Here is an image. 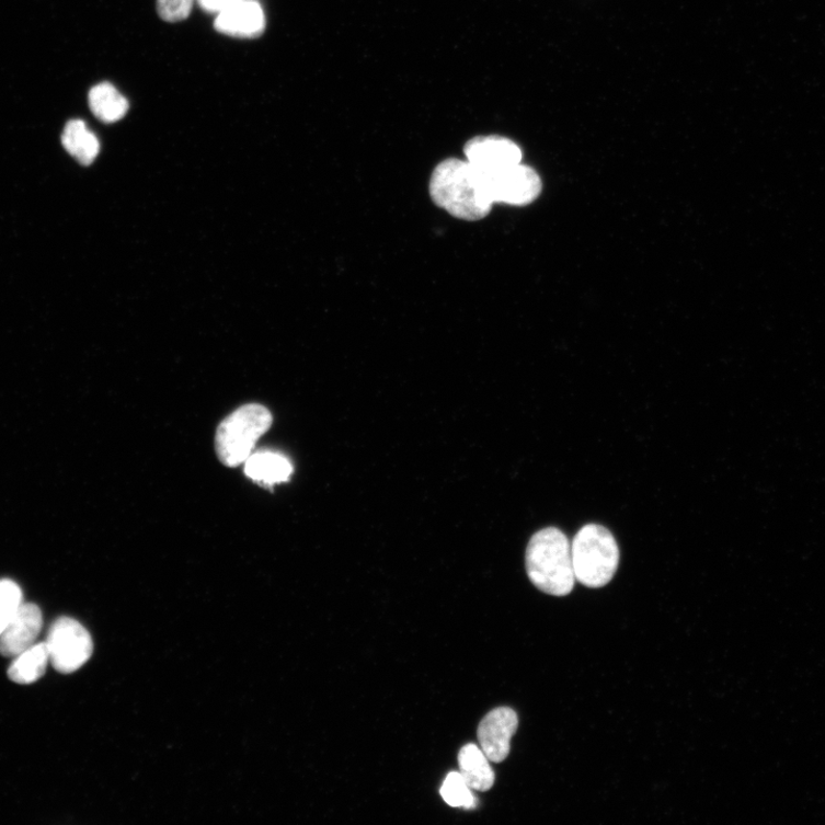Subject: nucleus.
Returning a JSON list of instances; mask_svg holds the SVG:
<instances>
[{"instance_id":"nucleus-14","label":"nucleus","mask_w":825,"mask_h":825,"mask_svg":"<svg viewBox=\"0 0 825 825\" xmlns=\"http://www.w3.org/2000/svg\"><path fill=\"white\" fill-rule=\"evenodd\" d=\"M66 151L84 165L91 164L100 152V142L81 119L69 121L62 135Z\"/></svg>"},{"instance_id":"nucleus-5","label":"nucleus","mask_w":825,"mask_h":825,"mask_svg":"<svg viewBox=\"0 0 825 825\" xmlns=\"http://www.w3.org/2000/svg\"><path fill=\"white\" fill-rule=\"evenodd\" d=\"M45 643L49 662L64 674L80 669L93 653L89 631L81 622L69 617H61L53 623Z\"/></svg>"},{"instance_id":"nucleus-9","label":"nucleus","mask_w":825,"mask_h":825,"mask_svg":"<svg viewBox=\"0 0 825 825\" xmlns=\"http://www.w3.org/2000/svg\"><path fill=\"white\" fill-rule=\"evenodd\" d=\"M43 616L38 606L22 604L15 617L0 634V655L16 657L33 646L42 631Z\"/></svg>"},{"instance_id":"nucleus-3","label":"nucleus","mask_w":825,"mask_h":825,"mask_svg":"<svg viewBox=\"0 0 825 825\" xmlns=\"http://www.w3.org/2000/svg\"><path fill=\"white\" fill-rule=\"evenodd\" d=\"M574 577L589 588L608 585L617 572L619 548L603 525L587 524L571 542Z\"/></svg>"},{"instance_id":"nucleus-12","label":"nucleus","mask_w":825,"mask_h":825,"mask_svg":"<svg viewBox=\"0 0 825 825\" xmlns=\"http://www.w3.org/2000/svg\"><path fill=\"white\" fill-rule=\"evenodd\" d=\"M245 473L256 482L272 485L288 481L293 473V465L278 454H256L245 461Z\"/></svg>"},{"instance_id":"nucleus-13","label":"nucleus","mask_w":825,"mask_h":825,"mask_svg":"<svg viewBox=\"0 0 825 825\" xmlns=\"http://www.w3.org/2000/svg\"><path fill=\"white\" fill-rule=\"evenodd\" d=\"M48 662L46 643H35L14 657L9 668V678L19 685H32L43 677Z\"/></svg>"},{"instance_id":"nucleus-16","label":"nucleus","mask_w":825,"mask_h":825,"mask_svg":"<svg viewBox=\"0 0 825 825\" xmlns=\"http://www.w3.org/2000/svg\"><path fill=\"white\" fill-rule=\"evenodd\" d=\"M444 802L455 809L474 810L478 806L477 797L473 795L460 771L449 772L440 788Z\"/></svg>"},{"instance_id":"nucleus-11","label":"nucleus","mask_w":825,"mask_h":825,"mask_svg":"<svg viewBox=\"0 0 825 825\" xmlns=\"http://www.w3.org/2000/svg\"><path fill=\"white\" fill-rule=\"evenodd\" d=\"M459 768L462 778L472 791H489L495 781L490 760L477 744L465 745L459 753Z\"/></svg>"},{"instance_id":"nucleus-19","label":"nucleus","mask_w":825,"mask_h":825,"mask_svg":"<svg viewBox=\"0 0 825 825\" xmlns=\"http://www.w3.org/2000/svg\"><path fill=\"white\" fill-rule=\"evenodd\" d=\"M197 2L205 11L218 14L241 2V0H197Z\"/></svg>"},{"instance_id":"nucleus-7","label":"nucleus","mask_w":825,"mask_h":825,"mask_svg":"<svg viewBox=\"0 0 825 825\" xmlns=\"http://www.w3.org/2000/svg\"><path fill=\"white\" fill-rule=\"evenodd\" d=\"M466 160L483 174H492L522 163L523 153L513 140L499 136L474 137L463 149Z\"/></svg>"},{"instance_id":"nucleus-4","label":"nucleus","mask_w":825,"mask_h":825,"mask_svg":"<svg viewBox=\"0 0 825 825\" xmlns=\"http://www.w3.org/2000/svg\"><path fill=\"white\" fill-rule=\"evenodd\" d=\"M270 411L259 404L243 405L224 419L216 432L215 447L219 461L234 468L253 455L260 438L272 426Z\"/></svg>"},{"instance_id":"nucleus-6","label":"nucleus","mask_w":825,"mask_h":825,"mask_svg":"<svg viewBox=\"0 0 825 825\" xmlns=\"http://www.w3.org/2000/svg\"><path fill=\"white\" fill-rule=\"evenodd\" d=\"M481 176L493 204L528 206L536 202L542 190L539 173L523 163L492 174L481 173Z\"/></svg>"},{"instance_id":"nucleus-15","label":"nucleus","mask_w":825,"mask_h":825,"mask_svg":"<svg viewBox=\"0 0 825 825\" xmlns=\"http://www.w3.org/2000/svg\"><path fill=\"white\" fill-rule=\"evenodd\" d=\"M89 105L93 115L104 123H115L127 115L128 100L111 83L98 84L89 93Z\"/></svg>"},{"instance_id":"nucleus-10","label":"nucleus","mask_w":825,"mask_h":825,"mask_svg":"<svg viewBox=\"0 0 825 825\" xmlns=\"http://www.w3.org/2000/svg\"><path fill=\"white\" fill-rule=\"evenodd\" d=\"M265 14L255 0H241L217 14L215 30L224 35L255 38L265 31Z\"/></svg>"},{"instance_id":"nucleus-17","label":"nucleus","mask_w":825,"mask_h":825,"mask_svg":"<svg viewBox=\"0 0 825 825\" xmlns=\"http://www.w3.org/2000/svg\"><path fill=\"white\" fill-rule=\"evenodd\" d=\"M21 588L12 581H0V634L22 606Z\"/></svg>"},{"instance_id":"nucleus-8","label":"nucleus","mask_w":825,"mask_h":825,"mask_svg":"<svg viewBox=\"0 0 825 825\" xmlns=\"http://www.w3.org/2000/svg\"><path fill=\"white\" fill-rule=\"evenodd\" d=\"M517 729V714L509 708L495 709L482 720L478 736L480 747L490 763L499 764L507 759L511 741Z\"/></svg>"},{"instance_id":"nucleus-1","label":"nucleus","mask_w":825,"mask_h":825,"mask_svg":"<svg viewBox=\"0 0 825 825\" xmlns=\"http://www.w3.org/2000/svg\"><path fill=\"white\" fill-rule=\"evenodd\" d=\"M431 196L449 215L470 221L485 218L494 205L481 173L459 159H447L436 167Z\"/></svg>"},{"instance_id":"nucleus-2","label":"nucleus","mask_w":825,"mask_h":825,"mask_svg":"<svg viewBox=\"0 0 825 825\" xmlns=\"http://www.w3.org/2000/svg\"><path fill=\"white\" fill-rule=\"evenodd\" d=\"M525 565L531 583L546 594L565 596L576 583L571 542L557 528L543 529L531 538Z\"/></svg>"},{"instance_id":"nucleus-18","label":"nucleus","mask_w":825,"mask_h":825,"mask_svg":"<svg viewBox=\"0 0 825 825\" xmlns=\"http://www.w3.org/2000/svg\"><path fill=\"white\" fill-rule=\"evenodd\" d=\"M195 0H158V12L167 22L186 20L193 9Z\"/></svg>"}]
</instances>
